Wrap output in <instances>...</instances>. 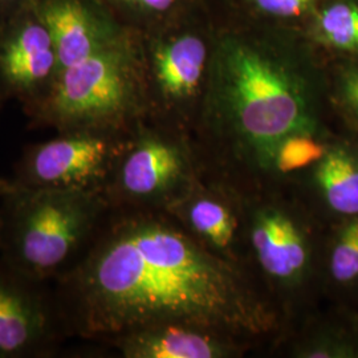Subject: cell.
I'll return each mask as SVG.
<instances>
[{"label":"cell","mask_w":358,"mask_h":358,"mask_svg":"<svg viewBox=\"0 0 358 358\" xmlns=\"http://www.w3.org/2000/svg\"><path fill=\"white\" fill-rule=\"evenodd\" d=\"M235 10L263 24L303 32L325 0H226Z\"/></svg>","instance_id":"obj_17"},{"label":"cell","mask_w":358,"mask_h":358,"mask_svg":"<svg viewBox=\"0 0 358 358\" xmlns=\"http://www.w3.org/2000/svg\"><path fill=\"white\" fill-rule=\"evenodd\" d=\"M299 358H358V316L329 322L308 336L294 349Z\"/></svg>","instance_id":"obj_19"},{"label":"cell","mask_w":358,"mask_h":358,"mask_svg":"<svg viewBox=\"0 0 358 358\" xmlns=\"http://www.w3.org/2000/svg\"><path fill=\"white\" fill-rule=\"evenodd\" d=\"M321 203L337 222L358 217V138H333L312 166Z\"/></svg>","instance_id":"obj_11"},{"label":"cell","mask_w":358,"mask_h":358,"mask_svg":"<svg viewBox=\"0 0 358 358\" xmlns=\"http://www.w3.org/2000/svg\"><path fill=\"white\" fill-rule=\"evenodd\" d=\"M327 272L337 291H358V217L337 222L328 248Z\"/></svg>","instance_id":"obj_16"},{"label":"cell","mask_w":358,"mask_h":358,"mask_svg":"<svg viewBox=\"0 0 358 358\" xmlns=\"http://www.w3.org/2000/svg\"><path fill=\"white\" fill-rule=\"evenodd\" d=\"M327 73L331 113L358 138V59L327 60Z\"/></svg>","instance_id":"obj_18"},{"label":"cell","mask_w":358,"mask_h":358,"mask_svg":"<svg viewBox=\"0 0 358 358\" xmlns=\"http://www.w3.org/2000/svg\"><path fill=\"white\" fill-rule=\"evenodd\" d=\"M178 146L158 136H145L130 153L121 173L124 189L136 196L164 192L182 173Z\"/></svg>","instance_id":"obj_12"},{"label":"cell","mask_w":358,"mask_h":358,"mask_svg":"<svg viewBox=\"0 0 358 358\" xmlns=\"http://www.w3.org/2000/svg\"><path fill=\"white\" fill-rule=\"evenodd\" d=\"M94 129H77L38 148L31 162L32 177L50 187H73L103 167L108 142Z\"/></svg>","instance_id":"obj_9"},{"label":"cell","mask_w":358,"mask_h":358,"mask_svg":"<svg viewBox=\"0 0 358 358\" xmlns=\"http://www.w3.org/2000/svg\"><path fill=\"white\" fill-rule=\"evenodd\" d=\"M251 242L264 272L282 285H296L307 278L312 247L307 234L278 207L257 210L251 223Z\"/></svg>","instance_id":"obj_8"},{"label":"cell","mask_w":358,"mask_h":358,"mask_svg":"<svg viewBox=\"0 0 358 358\" xmlns=\"http://www.w3.org/2000/svg\"><path fill=\"white\" fill-rule=\"evenodd\" d=\"M35 113L65 129L118 128L146 115L140 35L106 47L59 72Z\"/></svg>","instance_id":"obj_3"},{"label":"cell","mask_w":358,"mask_h":358,"mask_svg":"<svg viewBox=\"0 0 358 358\" xmlns=\"http://www.w3.org/2000/svg\"><path fill=\"white\" fill-rule=\"evenodd\" d=\"M59 73L56 43L38 6L0 24V96H16L35 112Z\"/></svg>","instance_id":"obj_5"},{"label":"cell","mask_w":358,"mask_h":358,"mask_svg":"<svg viewBox=\"0 0 358 358\" xmlns=\"http://www.w3.org/2000/svg\"><path fill=\"white\" fill-rule=\"evenodd\" d=\"M213 1L217 38L198 125L267 170L284 138L329 137L327 60L301 32Z\"/></svg>","instance_id":"obj_2"},{"label":"cell","mask_w":358,"mask_h":358,"mask_svg":"<svg viewBox=\"0 0 358 358\" xmlns=\"http://www.w3.org/2000/svg\"><path fill=\"white\" fill-rule=\"evenodd\" d=\"M121 26L143 35L166 26L202 0H99Z\"/></svg>","instance_id":"obj_14"},{"label":"cell","mask_w":358,"mask_h":358,"mask_svg":"<svg viewBox=\"0 0 358 358\" xmlns=\"http://www.w3.org/2000/svg\"><path fill=\"white\" fill-rule=\"evenodd\" d=\"M301 34L325 60L358 59V0H325Z\"/></svg>","instance_id":"obj_13"},{"label":"cell","mask_w":358,"mask_h":358,"mask_svg":"<svg viewBox=\"0 0 358 358\" xmlns=\"http://www.w3.org/2000/svg\"><path fill=\"white\" fill-rule=\"evenodd\" d=\"M94 322L142 329L179 322L231 334L268 332L275 316L239 272L161 223L121 231L84 279Z\"/></svg>","instance_id":"obj_1"},{"label":"cell","mask_w":358,"mask_h":358,"mask_svg":"<svg viewBox=\"0 0 358 358\" xmlns=\"http://www.w3.org/2000/svg\"><path fill=\"white\" fill-rule=\"evenodd\" d=\"M189 220L192 229L211 245L229 248L235 235V219L230 210L220 202L201 198L189 208Z\"/></svg>","instance_id":"obj_20"},{"label":"cell","mask_w":358,"mask_h":358,"mask_svg":"<svg viewBox=\"0 0 358 358\" xmlns=\"http://www.w3.org/2000/svg\"><path fill=\"white\" fill-rule=\"evenodd\" d=\"M217 38L213 0L140 35L146 115L196 122L205 101Z\"/></svg>","instance_id":"obj_4"},{"label":"cell","mask_w":358,"mask_h":358,"mask_svg":"<svg viewBox=\"0 0 358 358\" xmlns=\"http://www.w3.org/2000/svg\"><path fill=\"white\" fill-rule=\"evenodd\" d=\"M329 137L313 134H292L284 138L276 148L272 170L279 174H291L315 166L327 152Z\"/></svg>","instance_id":"obj_21"},{"label":"cell","mask_w":358,"mask_h":358,"mask_svg":"<svg viewBox=\"0 0 358 358\" xmlns=\"http://www.w3.org/2000/svg\"><path fill=\"white\" fill-rule=\"evenodd\" d=\"M40 332V317L24 296L0 284V353H16Z\"/></svg>","instance_id":"obj_15"},{"label":"cell","mask_w":358,"mask_h":358,"mask_svg":"<svg viewBox=\"0 0 358 358\" xmlns=\"http://www.w3.org/2000/svg\"><path fill=\"white\" fill-rule=\"evenodd\" d=\"M36 6L55 38L59 72L134 34L99 0H38Z\"/></svg>","instance_id":"obj_7"},{"label":"cell","mask_w":358,"mask_h":358,"mask_svg":"<svg viewBox=\"0 0 358 358\" xmlns=\"http://www.w3.org/2000/svg\"><path fill=\"white\" fill-rule=\"evenodd\" d=\"M38 0H0V24L28 7L36 6Z\"/></svg>","instance_id":"obj_22"},{"label":"cell","mask_w":358,"mask_h":358,"mask_svg":"<svg viewBox=\"0 0 358 358\" xmlns=\"http://www.w3.org/2000/svg\"><path fill=\"white\" fill-rule=\"evenodd\" d=\"M124 352L133 358H223L232 356L234 349L210 329L165 322L136 331Z\"/></svg>","instance_id":"obj_10"},{"label":"cell","mask_w":358,"mask_h":358,"mask_svg":"<svg viewBox=\"0 0 358 358\" xmlns=\"http://www.w3.org/2000/svg\"><path fill=\"white\" fill-rule=\"evenodd\" d=\"M17 248L23 263L36 271L55 268L73 251L90 226V202L75 187L40 192L23 214Z\"/></svg>","instance_id":"obj_6"}]
</instances>
